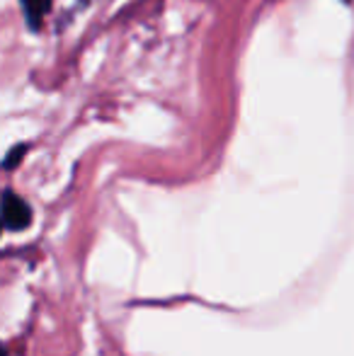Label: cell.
<instances>
[{
  "instance_id": "3957f363",
  "label": "cell",
  "mask_w": 354,
  "mask_h": 356,
  "mask_svg": "<svg viewBox=\"0 0 354 356\" xmlns=\"http://www.w3.org/2000/svg\"><path fill=\"white\" fill-rule=\"evenodd\" d=\"M24 153H27V145H24V143H19V145H15V148H10V153L5 155V160H3V168L5 170H15L19 163H22Z\"/></svg>"
},
{
  "instance_id": "7a4b0ae2",
  "label": "cell",
  "mask_w": 354,
  "mask_h": 356,
  "mask_svg": "<svg viewBox=\"0 0 354 356\" xmlns=\"http://www.w3.org/2000/svg\"><path fill=\"white\" fill-rule=\"evenodd\" d=\"M19 3H22L24 19H27L29 29H39V27H42L44 15L51 10L54 0H19Z\"/></svg>"
},
{
  "instance_id": "6da1fadb",
  "label": "cell",
  "mask_w": 354,
  "mask_h": 356,
  "mask_svg": "<svg viewBox=\"0 0 354 356\" xmlns=\"http://www.w3.org/2000/svg\"><path fill=\"white\" fill-rule=\"evenodd\" d=\"M3 223L8 230H24L32 223V209L22 197H17L15 192L3 194Z\"/></svg>"
}]
</instances>
